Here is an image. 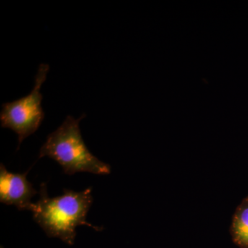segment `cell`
Segmentation results:
<instances>
[{
	"instance_id": "4",
	"label": "cell",
	"mask_w": 248,
	"mask_h": 248,
	"mask_svg": "<svg viewBox=\"0 0 248 248\" xmlns=\"http://www.w3.org/2000/svg\"><path fill=\"white\" fill-rule=\"evenodd\" d=\"M27 172H9L4 165H0V202L14 205L19 210H31V200L38 192L27 179Z\"/></svg>"
},
{
	"instance_id": "3",
	"label": "cell",
	"mask_w": 248,
	"mask_h": 248,
	"mask_svg": "<svg viewBox=\"0 0 248 248\" xmlns=\"http://www.w3.org/2000/svg\"><path fill=\"white\" fill-rule=\"evenodd\" d=\"M48 64L41 63L35 78L32 91L25 97L2 104L0 122L2 128L11 129L18 136V149L22 141L35 133L45 119L42 108L43 96L40 93L48 75Z\"/></svg>"
},
{
	"instance_id": "6",
	"label": "cell",
	"mask_w": 248,
	"mask_h": 248,
	"mask_svg": "<svg viewBox=\"0 0 248 248\" xmlns=\"http://www.w3.org/2000/svg\"><path fill=\"white\" fill-rule=\"evenodd\" d=\"M1 248H3L2 246H1Z\"/></svg>"
},
{
	"instance_id": "2",
	"label": "cell",
	"mask_w": 248,
	"mask_h": 248,
	"mask_svg": "<svg viewBox=\"0 0 248 248\" xmlns=\"http://www.w3.org/2000/svg\"><path fill=\"white\" fill-rule=\"evenodd\" d=\"M85 117L84 114L78 119L67 116L62 125L47 137L39 158L47 156L55 160L68 175L82 172L107 175L110 173V165L94 156L81 136L79 122Z\"/></svg>"
},
{
	"instance_id": "5",
	"label": "cell",
	"mask_w": 248,
	"mask_h": 248,
	"mask_svg": "<svg viewBox=\"0 0 248 248\" xmlns=\"http://www.w3.org/2000/svg\"><path fill=\"white\" fill-rule=\"evenodd\" d=\"M232 239L236 246L248 248V196L238 205L231 227Z\"/></svg>"
},
{
	"instance_id": "1",
	"label": "cell",
	"mask_w": 248,
	"mask_h": 248,
	"mask_svg": "<svg viewBox=\"0 0 248 248\" xmlns=\"http://www.w3.org/2000/svg\"><path fill=\"white\" fill-rule=\"evenodd\" d=\"M92 187L81 192L66 190L63 195L50 198L46 184H41L40 199L33 203L31 211L34 220L49 237L58 238L68 245H73L76 228L86 226L95 231L102 228L86 221L92 205Z\"/></svg>"
}]
</instances>
